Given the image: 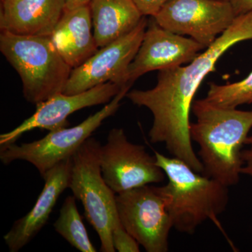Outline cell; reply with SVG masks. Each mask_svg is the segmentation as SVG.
I'll list each match as a JSON object with an SVG mask.
<instances>
[{"label":"cell","mask_w":252,"mask_h":252,"mask_svg":"<svg viewBox=\"0 0 252 252\" xmlns=\"http://www.w3.org/2000/svg\"><path fill=\"white\" fill-rule=\"evenodd\" d=\"M54 227L59 235L79 251L97 252L91 243L74 195H69L64 200Z\"/></svg>","instance_id":"obj_17"},{"label":"cell","mask_w":252,"mask_h":252,"mask_svg":"<svg viewBox=\"0 0 252 252\" xmlns=\"http://www.w3.org/2000/svg\"><path fill=\"white\" fill-rule=\"evenodd\" d=\"M100 164L102 177L115 194L160 183L166 177L155 156L147 153L143 145L130 142L122 128L109 131L101 147Z\"/></svg>","instance_id":"obj_8"},{"label":"cell","mask_w":252,"mask_h":252,"mask_svg":"<svg viewBox=\"0 0 252 252\" xmlns=\"http://www.w3.org/2000/svg\"><path fill=\"white\" fill-rule=\"evenodd\" d=\"M64 0H1L0 29L18 35L51 36Z\"/></svg>","instance_id":"obj_14"},{"label":"cell","mask_w":252,"mask_h":252,"mask_svg":"<svg viewBox=\"0 0 252 252\" xmlns=\"http://www.w3.org/2000/svg\"><path fill=\"white\" fill-rule=\"evenodd\" d=\"M242 158L244 162L241 169L242 175H247L252 177V148L243 150Z\"/></svg>","instance_id":"obj_22"},{"label":"cell","mask_w":252,"mask_h":252,"mask_svg":"<svg viewBox=\"0 0 252 252\" xmlns=\"http://www.w3.org/2000/svg\"><path fill=\"white\" fill-rule=\"evenodd\" d=\"M230 3L236 16L252 11V0H230Z\"/></svg>","instance_id":"obj_21"},{"label":"cell","mask_w":252,"mask_h":252,"mask_svg":"<svg viewBox=\"0 0 252 252\" xmlns=\"http://www.w3.org/2000/svg\"><path fill=\"white\" fill-rule=\"evenodd\" d=\"M144 16L154 17L168 0H132Z\"/></svg>","instance_id":"obj_20"},{"label":"cell","mask_w":252,"mask_h":252,"mask_svg":"<svg viewBox=\"0 0 252 252\" xmlns=\"http://www.w3.org/2000/svg\"><path fill=\"white\" fill-rule=\"evenodd\" d=\"M124 87L115 83L107 82L81 94H55L36 104L35 112L14 130L0 135L1 149L16 143L21 136L34 129L52 131L67 127V118L73 113L86 107L108 103Z\"/></svg>","instance_id":"obj_11"},{"label":"cell","mask_w":252,"mask_h":252,"mask_svg":"<svg viewBox=\"0 0 252 252\" xmlns=\"http://www.w3.org/2000/svg\"><path fill=\"white\" fill-rule=\"evenodd\" d=\"M124 228L147 252H167L173 228L162 187L145 185L116 194Z\"/></svg>","instance_id":"obj_7"},{"label":"cell","mask_w":252,"mask_h":252,"mask_svg":"<svg viewBox=\"0 0 252 252\" xmlns=\"http://www.w3.org/2000/svg\"><path fill=\"white\" fill-rule=\"evenodd\" d=\"M1 32L0 51L21 77L23 96L28 102L36 105L63 92L72 68L50 36Z\"/></svg>","instance_id":"obj_4"},{"label":"cell","mask_w":252,"mask_h":252,"mask_svg":"<svg viewBox=\"0 0 252 252\" xmlns=\"http://www.w3.org/2000/svg\"><path fill=\"white\" fill-rule=\"evenodd\" d=\"M50 38L72 69L86 62L99 49L94 36L90 5L64 9Z\"/></svg>","instance_id":"obj_15"},{"label":"cell","mask_w":252,"mask_h":252,"mask_svg":"<svg viewBox=\"0 0 252 252\" xmlns=\"http://www.w3.org/2000/svg\"><path fill=\"white\" fill-rule=\"evenodd\" d=\"M127 74L129 84L152 71L180 67L193 61L205 47L192 38L160 27L153 17Z\"/></svg>","instance_id":"obj_12"},{"label":"cell","mask_w":252,"mask_h":252,"mask_svg":"<svg viewBox=\"0 0 252 252\" xmlns=\"http://www.w3.org/2000/svg\"><path fill=\"white\" fill-rule=\"evenodd\" d=\"M147 26L148 21L144 16L130 32L99 48L84 64L72 69L63 94H81L107 82L132 86L127 80L129 67L140 49Z\"/></svg>","instance_id":"obj_9"},{"label":"cell","mask_w":252,"mask_h":252,"mask_svg":"<svg viewBox=\"0 0 252 252\" xmlns=\"http://www.w3.org/2000/svg\"><path fill=\"white\" fill-rule=\"evenodd\" d=\"M220 1H230V0H220Z\"/></svg>","instance_id":"obj_25"},{"label":"cell","mask_w":252,"mask_h":252,"mask_svg":"<svg viewBox=\"0 0 252 252\" xmlns=\"http://www.w3.org/2000/svg\"><path fill=\"white\" fill-rule=\"evenodd\" d=\"M132 86H126L99 112L89 116L79 125L52 131L34 142L7 146L0 150V160L4 165L25 160L37 169L42 178L59 162L72 157L78 149L102 125L115 114Z\"/></svg>","instance_id":"obj_6"},{"label":"cell","mask_w":252,"mask_h":252,"mask_svg":"<svg viewBox=\"0 0 252 252\" xmlns=\"http://www.w3.org/2000/svg\"><path fill=\"white\" fill-rule=\"evenodd\" d=\"M89 5L99 48L130 32L144 17L132 0H91Z\"/></svg>","instance_id":"obj_16"},{"label":"cell","mask_w":252,"mask_h":252,"mask_svg":"<svg viewBox=\"0 0 252 252\" xmlns=\"http://www.w3.org/2000/svg\"><path fill=\"white\" fill-rule=\"evenodd\" d=\"M112 243L116 251L119 252H139L140 244L137 243L124 228L119 218L114 223L112 232Z\"/></svg>","instance_id":"obj_19"},{"label":"cell","mask_w":252,"mask_h":252,"mask_svg":"<svg viewBox=\"0 0 252 252\" xmlns=\"http://www.w3.org/2000/svg\"><path fill=\"white\" fill-rule=\"evenodd\" d=\"M252 39V11L236 16L233 24L188 65L158 71L155 87L128 91L132 104L149 109L153 115L151 142L165 144L172 157L203 173L201 160L194 152L190 133V112L194 97L220 58L237 43Z\"/></svg>","instance_id":"obj_1"},{"label":"cell","mask_w":252,"mask_h":252,"mask_svg":"<svg viewBox=\"0 0 252 252\" xmlns=\"http://www.w3.org/2000/svg\"><path fill=\"white\" fill-rule=\"evenodd\" d=\"M205 99L225 108H237L244 104H252V72L245 79L233 84H210Z\"/></svg>","instance_id":"obj_18"},{"label":"cell","mask_w":252,"mask_h":252,"mask_svg":"<svg viewBox=\"0 0 252 252\" xmlns=\"http://www.w3.org/2000/svg\"><path fill=\"white\" fill-rule=\"evenodd\" d=\"M196 122L190 125V137L200 151L203 175L227 187L240 182L243 166L242 149L252 128V111L225 108L206 99L193 101Z\"/></svg>","instance_id":"obj_2"},{"label":"cell","mask_w":252,"mask_h":252,"mask_svg":"<svg viewBox=\"0 0 252 252\" xmlns=\"http://www.w3.org/2000/svg\"><path fill=\"white\" fill-rule=\"evenodd\" d=\"M167 31L189 36L207 49L233 24L230 1L220 0H168L153 17Z\"/></svg>","instance_id":"obj_10"},{"label":"cell","mask_w":252,"mask_h":252,"mask_svg":"<svg viewBox=\"0 0 252 252\" xmlns=\"http://www.w3.org/2000/svg\"><path fill=\"white\" fill-rule=\"evenodd\" d=\"M101 147L98 141L90 137L73 154L68 188L82 203L86 220L99 235L100 251L115 252L112 232L119 218L116 194L102 177Z\"/></svg>","instance_id":"obj_5"},{"label":"cell","mask_w":252,"mask_h":252,"mask_svg":"<svg viewBox=\"0 0 252 252\" xmlns=\"http://www.w3.org/2000/svg\"><path fill=\"white\" fill-rule=\"evenodd\" d=\"M72 157L59 162L44 176L45 185L34 206L26 216L16 220L4 235L10 252H17L24 248L47 223L59 197L69 187Z\"/></svg>","instance_id":"obj_13"},{"label":"cell","mask_w":252,"mask_h":252,"mask_svg":"<svg viewBox=\"0 0 252 252\" xmlns=\"http://www.w3.org/2000/svg\"><path fill=\"white\" fill-rule=\"evenodd\" d=\"M91 0H64L65 9H74L90 4Z\"/></svg>","instance_id":"obj_23"},{"label":"cell","mask_w":252,"mask_h":252,"mask_svg":"<svg viewBox=\"0 0 252 252\" xmlns=\"http://www.w3.org/2000/svg\"><path fill=\"white\" fill-rule=\"evenodd\" d=\"M154 154L168 180L162 189L173 228L192 235L202 223L211 220L223 230L218 217L228 206L229 187L195 172L177 158Z\"/></svg>","instance_id":"obj_3"},{"label":"cell","mask_w":252,"mask_h":252,"mask_svg":"<svg viewBox=\"0 0 252 252\" xmlns=\"http://www.w3.org/2000/svg\"><path fill=\"white\" fill-rule=\"evenodd\" d=\"M245 144L250 146V148H252V135L248 136L246 141H245Z\"/></svg>","instance_id":"obj_24"}]
</instances>
